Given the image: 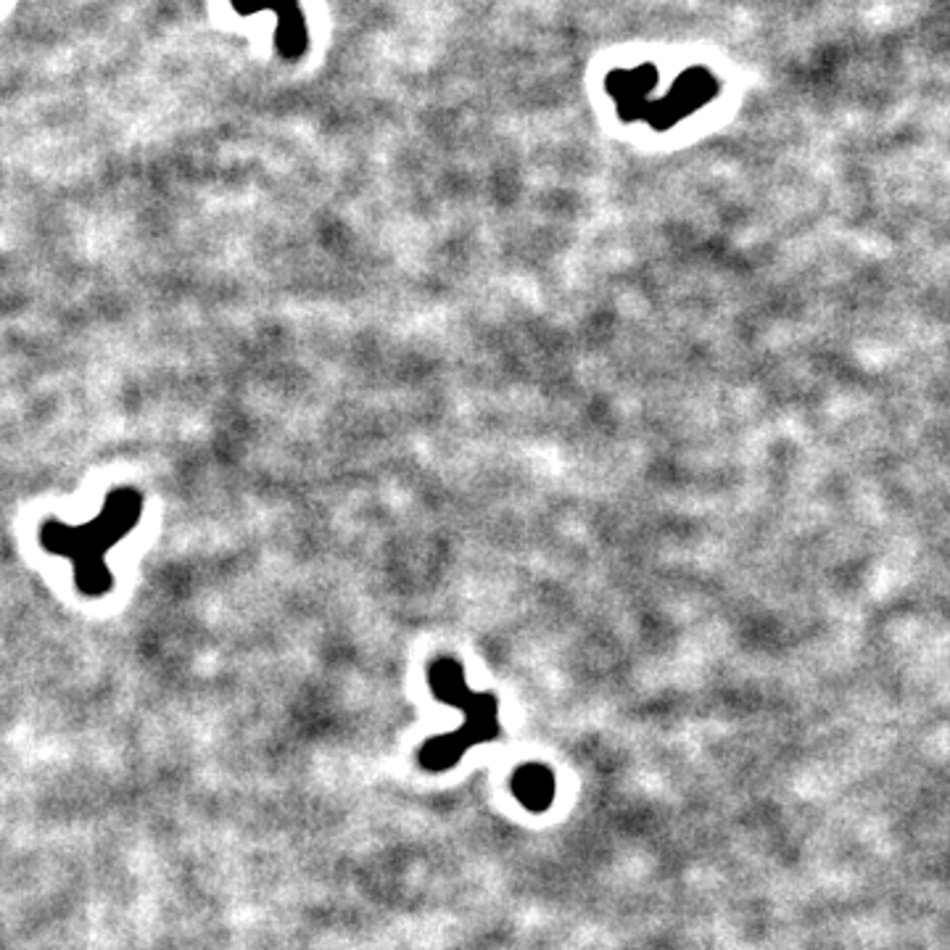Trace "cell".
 I'll return each mask as SVG.
<instances>
[{
    "instance_id": "3957f363",
    "label": "cell",
    "mask_w": 950,
    "mask_h": 950,
    "mask_svg": "<svg viewBox=\"0 0 950 950\" xmlns=\"http://www.w3.org/2000/svg\"><path fill=\"white\" fill-rule=\"evenodd\" d=\"M512 789H515L517 800L530 811H547L554 800V776L539 763H530V766L517 771Z\"/></svg>"
},
{
    "instance_id": "6da1fadb",
    "label": "cell",
    "mask_w": 950,
    "mask_h": 950,
    "mask_svg": "<svg viewBox=\"0 0 950 950\" xmlns=\"http://www.w3.org/2000/svg\"><path fill=\"white\" fill-rule=\"evenodd\" d=\"M238 14H262L273 11L280 18L275 33V48L286 61H299L310 48V29H307L304 11L299 0H230Z\"/></svg>"
},
{
    "instance_id": "7a4b0ae2",
    "label": "cell",
    "mask_w": 950,
    "mask_h": 950,
    "mask_svg": "<svg viewBox=\"0 0 950 950\" xmlns=\"http://www.w3.org/2000/svg\"><path fill=\"white\" fill-rule=\"evenodd\" d=\"M715 92H718V83H715L711 74L705 70H689L684 72V77L678 79L674 92L665 101L652 103L647 109L645 120L658 129H665L674 125V122L684 120L687 114H692L705 101H711Z\"/></svg>"
}]
</instances>
